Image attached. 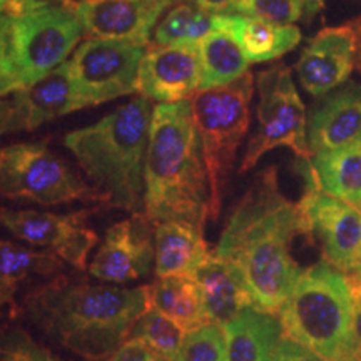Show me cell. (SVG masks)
<instances>
[{
  "label": "cell",
  "mask_w": 361,
  "mask_h": 361,
  "mask_svg": "<svg viewBox=\"0 0 361 361\" xmlns=\"http://www.w3.org/2000/svg\"><path fill=\"white\" fill-rule=\"evenodd\" d=\"M300 234L311 239L300 206L284 197L278 171L269 166L233 209L214 255L239 269L255 308L278 314L303 273L291 256Z\"/></svg>",
  "instance_id": "cell-1"
},
{
  "label": "cell",
  "mask_w": 361,
  "mask_h": 361,
  "mask_svg": "<svg viewBox=\"0 0 361 361\" xmlns=\"http://www.w3.org/2000/svg\"><path fill=\"white\" fill-rule=\"evenodd\" d=\"M151 308L147 286L126 288L57 276L24 300L27 318L47 336L87 361H102L128 341Z\"/></svg>",
  "instance_id": "cell-2"
},
{
  "label": "cell",
  "mask_w": 361,
  "mask_h": 361,
  "mask_svg": "<svg viewBox=\"0 0 361 361\" xmlns=\"http://www.w3.org/2000/svg\"><path fill=\"white\" fill-rule=\"evenodd\" d=\"M144 213L154 223L186 221L200 228L209 219L206 166L189 99L152 111Z\"/></svg>",
  "instance_id": "cell-3"
},
{
  "label": "cell",
  "mask_w": 361,
  "mask_h": 361,
  "mask_svg": "<svg viewBox=\"0 0 361 361\" xmlns=\"http://www.w3.org/2000/svg\"><path fill=\"white\" fill-rule=\"evenodd\" d=\"M152 109L147 97H135L99 123L64 137L94 189L107 207L144 213L146 156Z\"/></svg>",
  "instance_id": "cell-4"
},
{
  "label": "cell",
  "mask_w": 361,
  "mask_h": 361,
  "mask_svg": "<svg viewBox=\"0 0 361 361\" xmlns=\"http://www.w3.org/2000/svg\"><path fill=\"white\" fill-rule=\"evenodd\" d=\"M278 314L283 336L324 361H353V293L348 274L328 261L303 269Z\"/></svg>",
  "instance_id": "cell-5"
},
{
  "label": "cell",
  "mask_w": 361,
  "mask_h": 361,
  "mask_svg": "<svg viewBox=\"0 0 361 361\" xmlns=\"http://www.w3.org/2000/svg\"><path fill=\"white\" fill-rule=\"evenodd\" d=\"M252 94L255 78L247 71L231 84L200 90L189 99L206 166L209 219L214 223L221 214L238 149L250 129Z\"/></svg>",
  "instance_id": "cell-6"
},
{
  "label": "cell",
  "mask_w": 361,
  "mask_h": 361,
  "mask_svg": "<svg viewBox=\"0 0 361 361\" xmlns=\"http://www.w3.org/2000/svg\"><path fill=\"white\" fill-rule=\"evenodd\" d=\"M82 34L74 2L8 17L6 54L0 62V96L32 85L64 64Z\"/></svg>",
  "instance_id": "cell-7"
},
{
  "label": "cell",
  "mask_w": 361,
  "mask_h": 361,
  "mask_svg": "<svg viewBox=\"0 0 361 361\" xmlns=\"http://www.w3.org/2000/svg\"><path fill=\"white\" fill-rule=\"evenodd\" d=\"M0 197L42 206L84 201L107 207L106 197L87 186L66 161L52 152L47 141L0 147Z\"/></svg>",
  "instance_id": "cell-8"
},
{
  "label": "cell",
  "mask_w": 361,
  "mask_h": 361,
  "mask_svg": "<svg viewBox=\"0 0 361 361\" xmlns=\"http://www.w3.org/2000/svg\"><path fill=\"white\" fill-rule=\"evenodd\" d=\"M258 126L247 142L239 173L258 164L271 149L286 146L298 159H311L305 104L291 79L290 67L278 64L258 74Z\"/></svg>",
  "instance_id": "cell-9"
},
{
  "label": "cell",
  "mask_w": 361,
  "mask_h": 361,
  "mask_svg": "<svg viewBox=\"0 0 361 361\" xmlns=\"http://www.w3.org/2000/svg\"><path fill=\"white\" fill-rule=\"evenodd\" d=\"M144 54V45L117 40L89 39L80 44L71 61V74L82 107L137 90L135 84Z\"/></svg>",
  "instance_id": "cell-10"
},
{
  "label": "cell",
  "mask_w": 361,
  "mask_h": 361,
  "mask_svg": "<svg viewBox=\"0 0 361 361\" xmlns=\"http://www.w3.org/2000/svg\"><path fill=\"white\" fill-rule=\"evenodd\" d=\"M97 209L59 216L39 211H12L0 207V224L29 245L47 247L66 263L80 271L87 268V256L99 236L85 226Z\"/></svg>",
  "instance_id": "cell-11"
},
{
  "label": "cell",
  "mask_w": 361,
  "mask_h": 361,
  "mask_svg": "<svg viewBox=\"0 0 361 361\" xmlns=\"http://www.w3.org/2000/svg\"><path fill=\"white\" fill-rule=\"evenodd\" d=\"M306 191L298 202L311 239L322 246L323 259L343 273H351L361 247V213L355 206L319 191L303 176Z\"/></svg>",
  "instance_id": "cell-12"
},
{
  "label": "cell",
  "mask_w": 361,
  "mask_h": 361,
  "mask_svg": "<svg viewBox=\"0 0 361 361\" xmlns=\"http://www.w3.org/2000/svg\"><path fill=\"white\" fill-rule=\"evenodd\" d=\"M82 109L71 74V61L37 82L0 96V135L34 130L59 116Z\"/></svg>",
  "instance_id": "cell-13"
},
{
  "label": "cell",
  "mask_w": 361,
  "mask_h": 361,
  "mask_svg": "<svg viewBox=\"0 0 361 361\" xmlns=\"http://www.w3.org/2000/svg\"><path fill=\"white\" fill-rule=\"evenodd\" d=\"M154 261V221L146 213L116 223L89 264L94 278L128 283L146 276Z\"/></svg>",
  "instance_id": "cell-14"
},
{
  "label": "cell",
  "mask_w": 361,
  "mask_h": 361,
  "mask_svg": "<svg viewBox=\"0 0 361 361\" xmlns=\"http://www.w3.org/2000/svg\"><path fill=\"white\" fill-rule=\"evenodd\" d=\"M201 74L197 44L151 45L139 64L135 89L162 104L188 101L201 87Z\"/></svg>",
  "instance_id": "cell-15"
},
{
  "label": "cell",
  "mask_w": 361,
  "mask_h": 361,
  "mask_svg": "<svg viewBox=\"0 0 361 361\" xmlns=\"http://www.w3.org/2000/svg\"><path fill=\"white\" fill-rule=\"evenodd\" d=\"M178 0H92L79 2L84 34L92 39L146 45L152 29Z\"/></svg>",
  "instance_id": "cell-16"
},
{
  "label": "cell",
  "mask_w": 361,
  "mask_h": 361,
  "mask_svg": "<svg viewBox=\"0 0 361 361\" xmlns=\"http://www.w3.org/2000/svg\"><path fill=\"white\" fill-rule=\"evenodd\" d=\"M355 67V34L351 27H329L306 45L296 74L306 92L322 97L348 82Z\"/></svg>",
  "instance_id": "cell-17"
},
{
  "label": "cell",
  "mask_w": 361,
  "mask_h": 361,
  "mask_svg": "<svg viewBox=\"0 0 361 361\" xmlns=\"http://www.w3.org/2000/svg\"><path fill=\"white\" fill-rule=\"evenodd\" d=\"M361 141V84L348 80L324 94L311 107L308 144L311 154Z\"/></svg>",
  "instance_id": "cell-18"
},
{
  "label": "cell",
  "mask_w": 361,
  "mask_h": 361,
  "mask_svg": "<svg viewBox=\"0 0 361 361\" xmlns=\"http://www.w3.org/2000/svg\"><path fill=\"white\" fill-rule=\"evenodd\" d=\"M200 226L186 221L154 223V271L159 278L192 276L209 258Z\"/></svg>",
  "instance_id": "cell-19"
},
{
  "label": "cell",
  "mask_w": 361,
  "mask_h": 361,
  "mask_svg": "<svg viewBox=\"0 0 361 361\" xmlns=\"http://www.w3.org/2000/svg\"><path fill=\"white\" fill-rule=\"evenodd\" d=\"M194 279L201 288L207 316L221 328L245 308L255 306L239 269L214 252L197 268Z\"/></svg>",
  "instance_id": "cell-20"
},
{
  "label": "cell",
  "mask_w": 361,
  "mask_h": 361,
  "mask_svg": "<svg viewBox=\"0 0 361 361\" xmlns=\"http://www.w3.org/2000/svg\"><path fill=\"white\" fill-rule=\"evenodd\" d=\"M213 25L236 39L250 62L274 61L301 42L295 25H276L243 13H214Z\"/></svg>",
  "instance_id": "cell-21"
},
{
  "label": "cell",
  "mask_w": 361,
  "mask_h": 361,
  "mask_svg": "<svg viewBox=\"0 0 361 361\" xmlns=\"http://www.w3.org/2000/svg\"><path fill=\"white\" fill-rule=\"evenodd\" d=\"M300 173L319 191L348 204L361 206V141L300 159Z\"/></svg>",
  "instance_id": "cell-22"
},
{
  "label": "cell",
  "mask_w": 361,
  "mask_h": 361,
  "mask_svg": "<svg viewBox=\"0 0 361 361\" xmlns=\"http://www.w3.org/2000/svg\"><path fill=\"white\" fill-rule=\"evenodd\" d=\"M228 361H271L281 340L283 328L276 314L255 306L245 308L223 326Z\"/></svg>",
  "instance_id": "cell-23"
},
{
  "label": "cell",
  "mask_w": 361,
  "mask_h": 361,
  "mask_svg": "<svg viewBox=\"0 0 361 361\" xmlns=\"http://www.w3.org/2000/svg\"><path fill=\"white\" fill-rule=\"evenodd\" d=\"M64 263L52 251L30 250L0 239V311L8 308L12 318L20 313L16 301L19 286L30 276H52L62 273Z\"/></svg>",
  "instance_id": "cell-24"
},
{
  "label": "cell",
  "mask_w": 361,
  "mask_h": 361,
  "mask_svg": "<svg viewBox=\"0 0 361 361\" xmlns=\"http://www.w3.org/2000/svg\"><path fill=\"white\" fill-rule=\"evenodd\" d=\"M149 306L179 324L184 331H192L211 323L202 301L201 288L192 276H166L149 284Z\"/></svg>",
  "instance_id": "cell-25"
},
{
  "label": "cell",
  "mask_w": 361,
  "mask_h": 361,
  "mask_svg": "<svg viewBox=\"0 0 361 361\" xmlns=\"http://www.w3.org/2000/svg\"><path fill=\"white\" fill-rule=\"evenodd\" d=\"M201 87L213 89L228 85L245 75L250 59L236 42V39L223 30H211L200 42Z\"/></svg>",
  "instance_id": "cell-26"
},
{
  "label": "cell",
  "mask_w": 361,
  "mask_h": 361,
  "mask_svg": "<svg viewBox=\"0 0 361 361\" xmlns=\"http://www.w3.org/2000/svg\"><path fill=\"white\" fill-rule=\"evenodd\" d=\"M213 16L192 0H178L157 22L152 45L197 44L214 30Z\"/></svg>",
  "instance_id": "cell-27"
},
{
  "label": "cell",
  "mask_w": 361,
  "mask_h": 361,
  "mask_svg": "<svg viewBox=\"0 0 361 361\" xmlns=\"http://www.w3.org/2000/svg\"><path fill=\"white\" fill-rule=\"evenodd\" d=\"M186 335L188 333L178 323L154 308H149L139 316L130 331V336L142 340L164 361L178 360Z\"/></svg>",
  "instance_id": "cell-28"
},
{
  "label": "cell",
  "mask_w": 361,
  "mask_h": 361,
  "mask_svg": "<svg viewBox=\"0 0 361 361\" xmlns=\"http://www.w3.org/2000/svg\"><path fill=\"white\" fill-rule=\"evenodd\" d=\"M176 361H228L223 328L211 322L189 331Z\"/></svg>",
  "instance_id": "cell-29"
},
{
  "label": "cell",
  "mask_w": 361,
  "mask_h": 361,
  "mask_svg": "<svg viewBox=\"0 0 361 361\" xmlns=\"http://www.w3.org/2000/svg\"><path fill=\"white\" fill-rule=\"evenodd\" d=\"M0 361H62L19 324L0 326Z\"/></svg>",
  "instance_id": "cell-30"
},
{
  "label": "cell",
  "mask_w": 361,
  "mask_h": 361,
  "mask_svg": "<svg viewBox=\"0 0 361 361\" xmlns=\"http://www.w3.org/2000/svg\"><path fill=\"white\" fill-rule=\"evenodd\" d=\"M226 13H243L276 25H293L305 17L301 0H236Z\"/></svg>",
  "instance_id": "cell-31"
},
{
  "label": "cell",
  "mask_w": 361,
  "mask_h": 361,
  "mask_svg": "<svg viewBox=\"0 0 361 361\" xmlns=\"http://www.w3.org/2000/svg\"><path fill=\"white\" fill-rule=\"evenodd\" d=\"M107 361H164L151 346H147L142 340L130 338L124 341Z\"/></svg>",
  "instance_id": "cell-32"
},
{
  "label": "cell",
  "mask_w": 361,
  "mask_h": 361,
  "mask_svg": "<svg viewBox=\"0 0 361 361\" xmlns=\"http://www.w3.org/2000/svg\"><path fill=\"white\" fill-rule=\"evenodd\" d=\"M271 361H324L322 356L313 353L310 348L300 345L291 338L281 336V340L274 348Z\"/></svg>",
  "instance_id": "cell-33"
},
{
  "label": "cell",
  "mask_w": 361,
  "mask_h": 361,
  "mask_svg": "<svg viewBox=\"0 0 361 361\" xmlns=\"http://www.w3.org/2000/svg\"><path fill=\"white\" fill-rule=\"evenodd\" d=\"M72 0H6L4 12L7 17H20L25 13H32L45 8L61 7L71 4Z\"/></svg>",
  "instance_id": "cell-34"
},
{
  "label": "cell",
  "mask_w": 361,
  "mask_h": 361,
  "mask_svg": "<svg viewBox=\"0 0 361 361\" xmlns=\"http://www.w3.org/2000/svg\"><path fill=\"white\" fill-rule=\"evenodd\" d=\"M351 293H353V361H361V278L348 274Z\"/></svg>",
  "instance_id": "cell-35"
},
{
  "label": "cell",
  "mask_w": 361,
  "mask_h": 361,
  "mask_svg": "<svg viewBox=\"0 0 361 361\" xmlns=\"http://www.w3.org/2000/svg\"><path fill=\"white\" fill-rule=\"evenodd\" d=\"M192 2L197 4V6L209 13H226L233 7V4L236 0H192Z\"/></svg>",
  "instance_id": "cell-36"
},
{
  "label": "cell",
  "mask_w": 361,
  "mask_h": 361,
  "mask_svg": "<svg viewBox=\"0 0 361 361\" xmlns=\"http://www.w3.org/2000/svg\"><path fill=\"white\" fill-rule=\"evenodd\" d=\"M355 34V67L361 74V16L348 22Z\"/></svg>",
  "instance_id": "cell-37"
},
{
  "label": "cell",
  "mask_w": 361,
  "mask_h": 361,
  "mask_svg": "<svg viewBox=\"0 0 361 361\" xmlns=\"http://www.w3.org/2000/svg\"><path fill=\"white\" fill-rule=\"evenodd\" d=\"M7 29H8V17H0V62H2L4 54H6L7 44Z\"/></svg>",
  "instance_id": "cell-38"
},
{
  "label": "cell",
  "mask_w": 361,
  "mask_h": 361,
  "mask_svg": "<svg viewBox=\"0 0 361 361\" xmlns=\"http://www.w3.org/2000/svg\"><path fill=\"white\" fill-rule=\"evenodd\" d=\"M305 6V17H313L314 13H318L323 8L324 0H301Z\"/></svg>",
  "instance_id": "cell-39"
},
{
  "label": "cell",
  "mask_w": 361,
  "mask_h": 361,
  "mask_svg": "<svg viewBox=\"0 0 361 361\" xmlns=\"http://www.w3.org/2000/svg\"><path fill=\"white\" fill-rule=\"evenodd\" d=\"M348 274H355V276L361 278V247H360V252H358V258H356L355 268L351 269V273H348Z\"/></svg>",
  "instance_id": "cell-40"
},
{
  "label": "cell",
  "mask_w": 361,
  "mask_h": 361,
  "mask_svg": "<svg viewBox=\"0 0 361 361\" xmlns=\"http://www.w3.org/2000/svg\"><path fill=\"white\" fill-rule=\"evenodd\" d=\"M4 6H6V0H0V12L4 11Z\"/></svg>",
  "instance_id": "cell-41"
},
{
  "label": "cell",
  "mask_w": 361,
  "mask_h": 361,
  "mask_svg": "<svg viewBox=\"0 0 361 361\" xmlns=\"http://www.w3.org/2000/svg\"><path fill=\"white\" fill-rule=\"evenodd\" d=\"M78 2H92V0H78Z\"/></svg>",
  "instance_id": "cell-42"
},
{
  "label": "cell",
  "mask_w": 361,
  "mask_h": 361,
  "mask_svg": "<svg viewBox=\"0 0 361 361\" xmlns=\"http://www.w3.org/2000/svg\"><path fill=\"white\" fill-rule=\"evenodd\" d=\"M358 209H360V213H361V206H360V207H358Z\"/></svg>",
  "instance_id": "cell-43"
}]
</instances>
